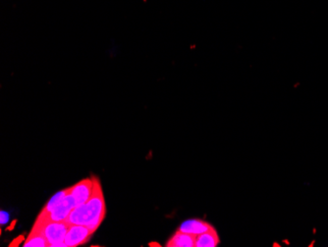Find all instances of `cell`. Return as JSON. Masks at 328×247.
<instances>
[{
  "instance_id": "obj_1",
  "label": "cell",
  "mask_w": 328,
  "mask_h": 247,
  "mask_svg": "<svg viewBox=\"0 0 328 247\" xmlns=\"http://www.w3.org/2000/svg\"><path fill=\"white\" fill-rule=\"evenodd\" d=\"M92 179L93 192L91 198L74 208L65 222L69 225L86 226L94 232L105 218L106 207L100 182L95 176H92Z\"/></svg>"
},
{
  "instance_id": "obj_2",
  "label": "cell",
  "mask_w": 328,
  "mask_h": 247,
  "mask_svg": "<svg viewBox=\"0 0 328 247\" xmlns=\"http://www.w3.org/2000/svg\"><path fill=\"white\" fill-rule=\"evenodd\" d=\"M66 222H39L36 221L33 229L42 233L51 247H67L64 239L69 228Z\"/></svg>"
},
{
  "instance_id": "obj_3",
  "label": "cell",
  "mask_w": 328,
  "mask_h": 247,
  "mask_svg": "<svg viewBox=\"0 0 328 247\" xmlns=\"http://www.w3.org/2000/svg\"><path fill=\"white\" fill-rule=\"evenodd\" d=\"M77 207L74 197L69 193L65 196V198L54 208L45 218L42 220H36L39 222H65L71 211Z\"/></svg>"
},
{
  "instance_id": "obj_4",
  "label": "cell",
  "mask_w": 328,
  "mask_h": 247,
  "mask_svg": "<svg viewBox=\"0 0 328 247\" xmlns=\"http://www.w3.org/2000/svg\"><path fill=\"white\" fill-rule=\"evenodd\" d=\"M92 233L93 231H91L86 226L70 225L64 241L67 247H76L87 243L90 240Z\"/></svg>"
},
{
  "instance_id": "obj_5",
  "label": "cell",
  "mask_w": 328,
  "mask_h": 247,
  "mask_svg": "<svg viewBox=\"0 0 328 247\" xmlns=\"http://www.w3.org/2000/svg\"><path fill=\"white\" fill-rule=\"evenodd\" d=\"M93 192V179L92 176L86 178L70 187V194L74 197L77 206L86 203L92 195Z\"/></svg>"
},
{
  "instance_id": "obj_6",
  "label": "cell",
  "mask_w": 328,
  "mask_h": 247,
  "mask_svg": "<svg viewBox=\"0 0 328 247\" xmlns=\"http://www.w3.org/2000/svg\"><path fill=\"white\" fill-rule=\"evenodd\" d=\"M178 229L180 231L198 236L203 232L213 229V228L204 221L198 220V219H192V220H187L183 222Z\"/></svg>"
},
{
  "instance_id": "obj_7",
  "label": "cell",
  "mask_w": 328,
  "mask_h": 247,
  "mask_svg": "<svg viewBox=\"0 0 328 247\" xmlns=\"http://www.w3.org/2000/svg\"><path fill=\"white\" fill-rule=\"evenodd\" d=\"M196 235L180 231L179 229L167 241V247H195Z\"/></svg>"
},
{
  "instance_id": "obj_8",
  "label": "cell",
  "mask_w": 328,
  "mask_h": 247,
  "mask_svg": "<svg viewBox=\"0 0 328 247\" xmlns=\"http://www.w3.org/2000/svg\"><path fill=\"white\" fill-rule=\"evenodd\" d=\"M218 244H219V237L213 228L198 235L196 237L195 247H216Z\"/></svg>"
},
{
  "instance_id": "obj_9",
  "label": "cell",
  "mask_w": 328,
  "mask_h": 247,
  "mask_svg": "<svg viewBox=\"0 0 328 247\" xmlns=\"http://www.w3.org/2000/svg\"><path fill=\"white\" fill-rule=\"evenodd\" d=\"M70 191V187L67 189H64L62 191H59L58 193H56L54 196L51 197V199L46 203V205L44 206V208L42 209V211L40 212V214L38 215L36 220H42L43 218H45L54 208H56V206L65 198V196L69 193Z\"/></svg>"
},
{
  "instance_id": "obj_10",
  "label": "cell",
  "mask_w": 328,
  "mask_h": 247,
  "mask_svg": "<svg viewBox=\"0 0 328 247\" xmlns=\"http://www.w3.org/2000/svg\"><path fill=\"white\" fill-rule=\"evenodd\" d=\"M24 247H48L50 246L46 237L37 230L32 229L27 240L25 241Z\"/></svg>"
},
{
  "instance_id": "obj_11",
  "label": "cell",
  "mask_w": 328,
  "mask_h": 247,
  "mask_svg": "<svg viewBox=\"0 0 328 247\" xmlns=\"http://www.w3.org/2000/svg\"><path fill=\"white\" fill-rule=\"evenodd\" d=\"M23 237H24L23 235L19 236L17 239H15L13 242H11L10 246H18V245H20L22 243V241H23Z\"/></svg>"
},
{
  "instance_id": "obj_12",
  "label": "cell",
  "mask_w": 328,
  "mask_h": 247,
  "mask_svg": "<svg viewBox=\"0 0 328 247\" xmlns=\"http://www.w3.org/2000/svg\"><path fill=\"white\" fill-rule=\"evenodd\" d=\"M8 214L7 213H5V212H1V224L2 225H4L5 223H7L8 222Z\"/></svg>"
}]
</instances>
